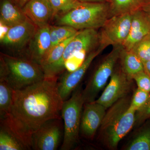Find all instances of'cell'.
<instances>
[{
	"instance_id": "1",
	"label": "cell",
	"mask_w": 150,
	"mask_h": 150,
	"mask_svg": "<svg viewBox=\"0 0 150 150\" xmlns=\"http://www.w3.org/2000/svg\"><path fill=\"white\" fill-rule=\"evenodd\" d=\"M58 78L43 80L22 89L13 90L8 112L1 125L8 129L31 149L33 134L50 119L62 118L64 100L58 91Z\"/></svg>"
},
{
	"instance_id": "2",
	"label": "cell",
	"mask_w": 150,
	"mask_h": 150,
	"mask_svg": "<svg viewBox=\"0 0 150 150\" xmlns=\"http://www.w3.org/2000/svg\"><path fill=\"white\" fill-rule=\"evenodd\" d=\"M126 96L110 106L106 112L100 131L108 147L115 149L135 125L137 111L130 107Z\"/></svg>"
},
{
	"instance_id": "3",
	"label": "cell",
	"mask_w": 150,
	"mask_h": 150,
	"mask_svg": "<svg viewBox=\"0 0 150 150\" xmlns=\"http://www.w3.org/2000/svg\"><path fill=\"white\" fill-rule=\"evenodd\" d=\"M0 80L7 82L13 90L22 89L45 78L42 67L30 59L1 54Z\"/></svg>"
},
{
	"instance_id": "4",
	"label": "cell",
	"mask_w": 150,
	"mask_h": 150,
	"mask_svg": "<svg viewBox=\"0 0 150 150\" xmlns=\"http://www.w3.org/2000/svg\"><path fill=\"white\" fill-rule=\"evenodd\" d=\"M110 17V3H78L57 20L59 25H67L78 30L101 28Z\"/></svg>"
},
{
	"instance_id": "5",
	"label": "cell",
	"mask_w": 150,
	"mask_h": 150,
	"mask_svg": "<svg viewBox=\"0 0 150 150\" xmlns=\"http://www.w3.org/2000/svg\"><path fill=\"white\" fill-rule=\"evenodd\" d=\"M81 86L76 88L69 99L63 103L62 118L64 124V137L61 150H70L79 141L81 118L85 102Z\"/></svg>"
},
{
	"instance_id": "6",
	"label": "cell",
	"mask_w": 150,
	"mask_h": 150,
	"mask_svg": "<svg viewBox=\"0 0 150 150\" xmlns=\"http://www.w3.org/2000/svg\"><path fill=\"white\" fill-rule=\"evenodd\" d=\"M99 46V33L95 29L79 30L66 46L58 62L43 69L45 78H58L65 69V64L75 53L83 51L90 53Z\"/></svg>"
},
{
	"instance_id": "7",
	"label": "cell",
	"mask_w": 150,
	"mask_h": 150,
	"mask_svg": "<svg viewBox=\"0 0 150 150\" xmlns=\"http://www.w3.org/2000/svg\"><path fill=\"white\" fill-rule=\"evenodd\" d=\"M123 48L122 45L113 46L112 50L97 68L85 88L83 90L85 103L95 101L98 94L104 89L115 69Z\"/></svg>"
},
{
	"instance_id": "8",
	"label": "cell",
	"mask_w": 150,
	"mask_h": 150,
	"mask_svg": "<svg viewBox=\"0 0 150 150\" xmlns=\"http://www.w3.org/2000/svg\"><path fill=\"white\" fill-rule=\"evenodd\" d=\"M132 14H122L111 17L101 28L99 45L105 48L109 46L123 45L129 36Z\"/></svg>"
},
{
	"instance_id": "9",
	"label": "cell",
	"mask_w": 150,
	"mask_h": 150,
	"mask_svg": "<svg viewBox=\"0 0 150 150\" xmlns=\"http://www.w3.org/2000/svg\"><path fill=\"white\" fill-rule=\"evenodd\" d=\"M62 118L50 119L43 123L33 134L31 149L35 150H56L64 137Z\"/></svg>"
},
{
	"instance_id": "10",
	"label": "cell",
	"mask_w": 150,
	"mask_h": 150,
	"mask_svg": "<svg viewBox=\"0 0 150 150\" xmlns=\"http://www.w3.org/2000/svg\"><path fill=\"white\" fill-rule=\"evenodd\" d=\"M104 47L99 46L89 53L83 64L73 71H68L61 77L58 82V91L64 101L67 100L79 86L94 59L103 50Z\"/></svg>"
},
{
	"instance_id": "11",
	"label": "cell",
	"mask_w": 150,
	"mask_h": 150,
	"mask_svg": "<svg viewBox=\"0 0 150 150\" xmlns=\"http://www.w3.org/2000/svg\"><path fill=\"white\" fill-rule=\"evenodd\" d=\"M131 79L125 74L121 67L114 70L101 96L96 102L102 105L106 108H110L121 98L126 96L129 91Z\"/></svg>"
},
{
	"instance_id": "12",
	"label": "cell",
	"mask_w": 150,
	"mask_h": 150,
	"mask_svg": "<svg viewBox=\"0 0 150 150\" xmlns=\"http://www.w3.org/2000/svg\"><path fill=\"white\" fill-rule=\"evenodd\" d=\"M80 132L85 138L92 139L101 124L107 108L96 102L86 103L83 105Z\"/></svg>"
},
{
	"instance_id": "13",
	"label": "cell",
	"mask_w": 150,
	"mask_h": 150,
	"mask_svg": "<svg viewBox=\"0 0 150 150\" xmlns=\"http://www.w3.org/2000/svg\"><path fill=\"white\" fill-rule=\"evenodd\" d=\"M38 28L28 18L23 22L11 27L1 43L4 46L18 50L30 42Z\"/></svg>"
},
{
	"instance_id": "14",
	"label": "cell",
	"mask_w": 150,
	"mask_h": 150,
	"mask_svg": "<svg viewBox=\"0 0 150 150\" xmlns=\"http://www.w3.org/2000/svg\"><path fill=\"white\" fill-rule=\"evenodd\" d=\"M132 14L131 28L129 36L122 45L127 51H131L134 45L150 33V17L142 9Z\"/></svg>"
},
{
	"instance_id": "15",
	"label": "cell",
	"mask_w": 150,
	"mask_h": 150,
	"mask_svg": "<svg viewBox=\"0 0 150 150\" xmlns=\"http://www.w3.org/2000/svg\"><path fill=\"white\" fill-rule=\"evenodd\" d=\"M25 15L38 28L49 25L53 16L49 0H30L22 8Z\"/></svg>"
},
{
	"instance_id": "16",
	"label": "cell",
	"mask_w": 150,
	"mask_h": 150,
	"mask_svg": "<svg viewBox=\"0 0 150 150\" xmlns=\"http://www.w3.org/2000/svg\"><path fill=\"white\" fill-rule=\"evenodd\" d=\"M50 30V25L38 28L29 42V59L40 66L51 47Z\"/></svg>"
},
{
	"instance_id": "17",
	"label": "cell",
	"mask_w": 150,
	"mask_h": 150,
	"mask_svg": "<svg viewBox=\"0 0 150 150\" xmlns=\"http://www.w3.org/2000/svg\"><path fill=\"white\" fill-rule=\"evenodd\" d=\"M0 13V21L10 27L23 22L28 18L22 9L19 8L10 0H2Z\"/></svg>"
},
{
	"instance_id": "18",
	"label": "cell",
	"mask_w": 150,
	"mask_h": 150,
	"mask_svg": "<svg viewBox=\"0 0 150 150\" xmlns=\"http://www.w3.org/2000/svg\"><path fill=\"white\" fill-rule=\"evenodd\" d=\"M119 60L121 69L131 79L138 73L145 71L143 62L132 51H127L123 48Z\"/></svg>"
},
{
	"instance_id": "19",
	"label": "cell",
	"mask_w": 150,
	"mask_h": 150,
	"mask_svg": "<svg viewBox=\"0 0 150 150\" xmlns=\"http://www.w3.org/2000/svg\"><path fill=\"white\" fill-rule=\"evenodd\" d=\"M150 1V0H112L110 4V17L122 14L132 13L142 9Z\"/></svg>"
},
{
	"instance_id": "20",
	"label": "cell",
	"mask_w": 150,
	"mask_h": 150,
	"mask_svg": "<svg viewBox=\"0 0 150 150\" xmlns=\"http://www.w3.org/2000/svg\"><path fill=\"white\" fill-rule=\"evenodd\" d=\"M50 29L51 45L49 52L55 46L74 36L79 31L74 28L67 25H50Z\"/></svg>"
},
{
	"instance_id": "21",
	"label": "cell",
	"mask_w": 150,
	"mask_h": 150,
	"mask_svg": "<svg viewBox=\"0 0 150 150\" xmlns=\"http://www.w3.org/2000/svg\"><path fill=\"white\" fill-rule=\"evenodd\" d=\"M0 150H24L28 149L8 129L1 125Z\"/></svg>"
},
{
	"instance_id": "22",
	"label": "cell",
	"mask_w": 150,
	"mask_h": 150,
	"mask_svg": "<svg viewBox=\"0 0 150 150\" xmlns=\"http://www.w3.org/2000/svg\"><path fill=\"white\" fill-rule=\"evenodd\" d=\"M13 90L5 80H0V116L1 119L7 114L12 102Z\"/></svg>"
},
{
	"instance_id": "23",
	"label": "cell",
	"mask_w": 150,
	"mask_h": 150,
	"mask_svg": "<svg viewBox=\"0 0 150 150\" xmlns=\"http://www.w3.org/2000/svg\"><path fill=\"white\" fill-rule=\"evenodd\" d=\"M127 150H150V126H145L127 145Z\"/></svg>"
},
{
	"instance_id": "24",
	"label": "cell",
	"mask_w": 150,
	"mask_h": 150,
	"mask_svg": "<svg viewBox=\"0 0 150 150\" xmlns=\"http://www.w3.org/2000/svg\"><path fill=\"white\" fill-rule=\"evenodd\" d=\"M74 36L63 41L62 43L55 46L50 50L41 64V66L43 69L48 66L58 62L59 59H61L66 46Z\"/></svg>"
},
{
	"instance_id": "25",
	"label": "cell",
	"mask_w": 150,
	"mask_h": 150,
	"mask_svg": "<svg viewBox=\"0 0 150 150\" xmlns=\"http://www.w3.org/2000/svg\"><path fill=\"white\" fill-rule=\"evenodd\" d=\"M144 64L150 61V33L134 45L131 50Z\"/></svg>"
},
{
	"instance_id": "26",
	"label": "cell",
	"mask_w": 150,
	"mask_h": 150,
	"mask_svg": "<svg viewBox=\"0 0 150 150\" xmlns=\"http://www.w3.org/2000/svg\"><path fill=\"white\" fill-rule=\"evenodd\" d=\"M54 17L59 13H65L73 8L79 2V0H49Z\"/></svg>"
},
{
	"instance_id": "27",
	"label": "cell",
	"mask_w": 150,
	"mask_h": 150,
	"mask_svg": "<svg viewBox=\"0 0 150 150\" xmlns=\"http://www.w3.org/2000/svg\"><path fill=\"white\" fill-rule=\"evenodd\" d=\"M150 93L138 88L134 92L130 103V107L138 111L143 107L148 101Z\"/></svg>"
},
{
	"instance_id": "28",
	"label": "cell",
	"mask_w": 150,
	"mask_h": 150,
	"mask_svg": "<svg viewBox=\"0 0 150 150\" xmlns=\"http://www.w3.org/2000/svg\"><path fill=\"white\" fill-rule=\"evenodd\" d=\"M88 51H83L78 52L71 56L65 64V69L68 71H73L78 69L83 64L89 54Z\"/></svg>"
},
{
	"instance_id": "29",
	"label": "cell",
	"mask_w": 150,
	"mask_h": 150,
	"mask_svg": "<svg viewBox=\"0 0 150 150\" xmlns=\"http://www.w3.org/2000/svg\"><path fill=\"white\" fill-rule=\"evenodd\" d=\"M133 79L136 81L138 88L150 93V76L145 71L138 73Z\"/></svg>"
},
{
	"instance_id": "30",
	"label": "cell",
	"mask_w": 150,
	"mask_h": 150,
	"mask_svg": "<svg viewBox=\"0 0 150 150\" xmlns=\"http://www.w3.org/2000/svg\"><path fill=\"white\" fill-rule=\"evenodd\" d=\"M150 118V93L148 101L145 105L136 112L135 125L139 126Z\"/></svg>"
},
{
	"instance_id": "31",
	"label": "cell",
	"mask_w": 150,
	"mask_h": 150,
	"mask_svg": "<svg viewBox=\"0 0 150 150\" xmlns=\"http://www.w3.org/2000/svg\"><path fill=\"white\" fill-rule=\"evenodd\" d=\"M10 28L7 25L0 21V40H2L5 37Z\"/></svg>"
},
{
	"instance_id": "32",
	"label": "cell",
	"mask_w": 150,
	"mask_h": 150,
	"mask_svg": "<svg viewBox=\"0 0 150 150\" xmlns=\"http://www.w3.org/2000/svg\"><path fill=\"white\" fill-rule=\"evenodd\" d=\"M30 0H13L14 1L19 7L23 8Z\"/></svg>"
},
{
	"instance_id": "33",
	"label": "cell",
	"mask_w": 150,
	"mask_h": 150,
	"mask_svg": "<svg viewBox=\"0 0 150 150\" xmlns=\"http://www.w3.org/2000/svg\"><path fill=\"white\" fill-rule=\"evenodd\" d=\"M83 2H104L110 3L112 0H79Z\"/></svg>"
},
{
	"instance_id": "34",
	"label": "cell",
	"mask_w": 150,
	"mask_h": 150,
	"mask_svg": "<svg viewBox=\"0 0 150 150\" xmlns=\"http://www.w3.org/2000/svg\"><path fill=\"white\" fill-rule=\"evenodd\" d=\"M145 71L150 76V61L144 64Z\"/></svg>"
},
{
	"instance_id": "35",
	"label": "cell",
	"mask_w": 150,
	"mask_h": 150,
	"mask_svg": "<svg viewBox=\"0 0 150 150\" xmlns=\"http://www.w3.org/2000/svg\"><path fill=\"white\" fill-rule=\"evenodd\" d=\"M142 9L150 17V1L146 4V5L144 6Z\"/></svg>"
}]
</instances>
